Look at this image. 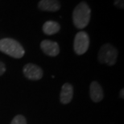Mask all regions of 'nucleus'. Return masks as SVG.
Wrapping results in <instances>:
<instances>
[{
    "label": "nucleus",
    "instance_id": "obj_1",
    "mask_svg": "<svg viewBox=\"0 0 124 124\" xmlns=\"http://www.w3.org/2000/svg\"><path fill=\"white\" fill-rule=\"evenodd\" d=\"M91 10L85 2H80L73 12V24L77 29H83L89 24L90 20Z\"/></svg>",
    "mask_w": 124,
    "mask_h": 124
},
{
    "label": "nucleus",
    "instance_id": "obj_2",
    "mask_svg": "<svg viewBox=\"0 0 124 124\" xmlns=\"http://www.w3.org/2000/svg\"><path fill=\"white\" fill-rule=\"evenodd\" d=\"M0 51L15 59H20L25 54L22 45L18 41L10 38L0 40Z\"/></svg>",
    "mask_w": 124,
    "mask_h": 124
},
{
    "label": "nucleus",
    "instance_id": "obj_3",
    "mask_svg": "<svg viewBox=\"0 0 124 124\" xmlns=\"http://www.w3.org/2000/svg\"><path fill=\"white\" fill-rule=\"evenodd\" d=\"M118 57V51L111 44H104L98 52V60L101 63H105L108 66H113L116 63Z\"/></svg>",
    "mask_w": 124,
    "mask_h": 124
},
{
    "label": "nucleus",
    "instance_id": "obj_4",
    "mask_svg": "<svg viewBox=\"0 0 124 124\" xmlns=\"http://www.w3.org/2000/svg\"><path fill=\"white\" fill-rule=\"evenodd\" d=\"M89 46V38L85 31H80L76 35L73 43V49L76 54L81 55L87 51Z\"/></svg>",
    "mask_w": 124,
    "mask_h": 124
},
{
    "label": "nucleus",
    "instance_id": "obj_5",
    "mask_svg": "<svg viewBox=\"0 0 124 124\" xmlns=\"http://www.w3.org/2000/svg\"><path fill=\"white\" fill-rule=\"evenodd\" d=\"M23 74L30 80H39L43 77V70L37 65L28 63L23 67Z\"/></svg>",
    "mask_w": 124,
    "mask_h": 124
},
{
    "label": "nucleus",
    "instance_id": "obj_6",
    "mask_svg": "<svg viewBox=\"0 0 124 124\" xmlns=\"http://www.w3.org/2000/svg\"><path fill=\"white\" fill-rule=\"evenodd\" d=\"M40 48L45 54L55 57L60 52V47L57 43L51 40H43L40 43Z\"/></svg>",
    "mask_w": 124,
    "mask_h": 124
},
{
    "label": "nucleus",
    "instance_id": "obj_7",
    "mask_svg": "<svg viewBox=\"0 0 124 124\" xmlns=\"http://www.w3.org/2000/svg\"><path fill=\"white\" fill-rule=\"evenodd\" d=\"M89 94L92 101L98 102L103 99V91L97 82H92L89 86Z\"/></svg>",
    "mask_w": 124,
    "mask_h": 124
},
{
    "label": "nucleus",
    "instance_id": "obj_8",
    "mask_svg": "<svg viewBox=\"0 0 124 124\" xmlns=\"http://www.w3.org/2000/svg\"><path fill=\"white\" fill-rule=\"evenodd\" d=\"M60 7L58 0H40L38 4V8L43 11H57Z\"/></svg>",
    "mask_w": 124,
    "mask_h": 124
},
{
    "label": "nucleus",
    "instance_id": "obj_9",
    "mask_svg": "<svg viewBox=\"0 0 124 124\" xmlns=\"http://www.w3.org/2000/svg\"><path fill=\"white\" fill-rule=\"evenodd\" d=\"M73 96V86L69 83H65L62 86L61 92L60 95V102L63 104H68L71 102Z\"/></svg>",
    "mask_w": 124,
    "mask_h": 124
},
{
    "label": "nucleus",
    "instance_id": "obj_10",
    "mask_svg": "<svg viewBox=\"0 0 124 124\" xmlns=\"http://www.w3.org/2000/svg\"><path fill=\"white\" fill-rule=\"evenodd\" d=\"M60 26L58 23L54 21H47L43 26V31L48 35H52L57 34L60 31Z\"/></svg>",
    "mask_w": 124,
    "mask_h": 124
},
{
    "label": "nucleus",
    "instance_id": "obj_11",
    "mask_svg": "<svg viewBox=\"0 0 124 124\" xmlns=\"http://www.w3.org/2000/svg\"><path fill=\"white\" fill-rule=\"evenodd\" d=\"M10 124H27V121L23 115H16L13 118Z\"/></svg>",
    "mask_w": 124,
    "mask_h": 124
},
{
    "label": "nucleus",
    "instance_id": "obj_12",
    "mask_svg": "<svg viewBox=\"0 0 124 124\" xmlns=\"http://www.w3.org/2000/svg\"><path fill=\"white\" fill-rule=\"evenodd\" d=\"M114 5L118 8L123 9L124 7V0H114Z\"/></svg>",
    "mask_w": 124,
    "mask_h": 124
},
{
    "label": "nucleus",
    "instance_id": "obj_13",
    "mask_svg": "<svg viewBox=\"0 0 124 124\" xmlns=\"http://www.w3.org/2000/svg\"><path fill=\"white\" fill-rule=\"evenodd\" d=\"M6 71V66L2 62L0 61V76L2 75H3Z\"/></svg>",
    "mask_w": 124,
    "mask_h": 124
},
{
    "label": "nucleus",
    "instance_id": "obj_14",
    "mask_svg": "<svg viewBox=\"0 0 124 124\" xmlns=\"http://www.w3.org/2000/svg\"><path fill=\"white\" fill-rule=\"evenodd\" d=\"M123 92H124V90L122 89V91H120V97L122 98V99H123V94H124Z\"/></svg>",
    "mask_w": 124,
    "mask_h": 124
}]
</instances>
